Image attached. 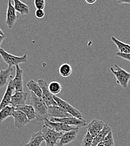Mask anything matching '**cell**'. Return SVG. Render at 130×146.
Listing matches in <instances>:
<instances>
[{
	"label": "cell",
	"mask_w": 130,
	"mask_h": 146,
	"mask_svg": "<svg viewBox=\"0 0 130 146\" xmlns=\"http://www.w3.org/2000/svg\"><path fill=\"white\" fill-rule=\"evenodd\" d=\"M15 110H20L24 112L30 121L36 119V114L33 107L31 105H19L15 108Z\"/></svg>",
	"instance_id": "e0dca14e"
},
{
	"label": "cell",
	"mask_w": 130,
	"mask_h": 146,
	"mask_svg": "<svg viewBox=\"0 0 130 146\" xmlns=\"http://www.w3.org/2000/svg\"><path fill=\"white\" fill-rule=\"evenodd\" d=\"M12 116L14 119L15 127L18 129L24 127L30 122L26 115L20 110H15Z\"/></svg>",
	"instance_id": "30bf717a"
},
{
	"label": "cell",
	"mask_w": 130,
	"mask_h": 146,
	"mask_svg": "<svg viewBox=\"0 0 130 146\" xmlns=\"http://www.w3.org/2000/svg\"><path fill=\"white\" fill-rule=\"evenodd\" d=\"M96 146H104V144H103V142H100V143H99L98 145Z\"/></svg>",
	"instance_id": "d590c367"
},
{
	"label": "cell",
	"mask_w": 130,
	"mask_h": 146,
	"mask_svg": "<svg viewBox=\"0 0 130 146\" xmlns=\"http://www.w3.org/2000/svg\"><path fill=\"white\" fill-rule=\"evenodd\" d=\"M116 56L121 57L127 61H130V54H122L119 52H117Z\"/></svg>",
	"instance_id": "4dcf8cb0"
},
{
	"label": "cell",
	"mask_w": 130,
	"mask_h": 146,
	"mask_svg": "<svg viewBox=\"0 0 130 146\" xmlns=\"http://www.w3.org/2000/svg\"><path fill=\"white\" fill-rule=\"evenodd\" d=\"M44 121L45 125L58 132H65L74 129L75 128H76L59 122H52L50 121L48 119H46Z\"/></svg>",
	"instance_id": "4fadbf2b"
},
{
	"label": "cell",
	"mask_w": 130,
	"mask_h": 146,
	"mask_svg": "<svg viewBox=\"0 0 130 146\" xmlns=\"http://www.w3.org/2000/svg\"><path fill=\"white\" fill-rule=\"evenodd\" d=\"M14 92H15V88L14 87L11 78L10 79L8 83L6 90L0 103V110L10 104L11 99L12 96L14 94Z\"/></svg>",
	"instance_id": "8fae6325"
},
{
	"label": "cell",
	"mask_w": 130,
	"mask_h": 146,
	"mask_svg": "<svg viewBox=\"0 0 130 146\" xmlns=\"http://www.w3.org/2000/svg\"><path fill=\"white\" fill-rule=\"evenodd\" d=\"M30 105L34 109L36 119L37 121H42L48 119L49 117L48 106L42 97H38L32 92H30Z\"/></svg>",
	"instance_id": "6da1fadb"
},
{
	"label": "cell",
	"mask_w": 130,
	"mask_h": 146,
	"mask_svg": "<svg viewBox=\"0 0 130 146\" xmlns=\"http://www.w3.org/2000/svg\"><path fill=\"white\" fill-rule=\"evenodd\" d=\"M42 133L46 146H55L62 136L63 132L56 131L44 125L42 129Z\"/></svg>",
	"instance_id": "3957f363"
},
{
	"label": "cell",
	"mask_w": 130,
	"mask_h": 146,
	"mask_svg": "<svg viewBox=\"0 0 130 146\" xmlns=\"http://www.w3.org/2000/svg\"><path fill=\"white\" fill-rule=\"evenodd\" d=\"M18 18V16L17 15L16 11L15 10L14 6L12 5L11 0H9L6 13V24L9 29H11L14 27Z\"/></svg>",
	"instance_id": "9c48e42d"
},
{
	"label": "cell",
	"mask_w": 130,
	"mask_h": 146,
	"mask_svg": "<svg viewBox=\"0 0 130 146\" xmlns=\"http://www.w3.org/2000/svg\"><path fill=\"white\" fill-rule=\"evenodd\" d=\"M104 124L103 121L94 119L86 127V128L93 138H94L103 129Z\"/></svg>",
	"instance_id": "7c38bea8"
},
{
	"label": "cell",
	"mask_w": 130,
	"mask_h": 146,
	"mask_svg": "<svg viewBox=\"0 0 130 146\" xmlns=\"http://www.w3.org/2000/svg\"><path fill=\"white\" fill-rule=\"evenodd\" d=\"M48 116L50 117L62 118L73 116L61 109L58 106H51L48 107Z\"/></svg>",
	"instance_id": "2e32d148"
},
{
	"label": "cell",
	"mask_w": 130,
	"mask_h": 146,
	"mask_svg": "<svg viewBox=\"0 0 130 146\" xmlns=\"http://www.w3.org/2000/svg\"><path fill=\"white\" fill-rule=\"evenodd\" d=\"M38 83L42 89V98L46 104L47 106L48 107L51 106H58L56 101L53 99V95L48 90V85L47 82L43 79H40L38 80Z\"/></svg>",
	"instance_id": "5b68a950"
},
{
	"label": "cell",
	"mask_w": 130,
	"mask_h": 146,
	"mask_svg": "<svg viewBox=\"0 0 130 146\" xmlns=\"http://www.w3.org/2000/svg\"><path fill=\"white\" fill-rule=\"evenodd\" d=\"M0 35H1V36H5V33H4L1 30V28H0Z\"/></svg>",
	"instance_id": "e575fe53"
},
{
	"label": "cell",
	"mask_w": 130,
	"mask_h": 146,
	"mask_svg": "<svg viewBox=\"0 0 130 146\" xmlns=\"http://www.w3.org/2000/svg\"><path fill=\"white\" fill-rule=\"evenodd\" d=\"M85 2H86L87 3L92 5V4L95 3L96 2L97 0H85Z\"/></svg>",
	"instance_id": "d6a6232c"
},
{
	"label": "cell",
	"mask_w": 130,
	"mask_h": 146,
	"mask_svg": "<svg viewBox=\"0 0 130 146\" xmlns=\"http://www.w3.org/2000/svg\"><path fill=\"white\" fill-rule=\"evenodd\" d=\"M28 93L26 92L20 91L15 92V93L12 96L11 99V105L15 108L17 105L25 104L28 97Z\"/></svg>",
	"instance_id": "9a60e30c"
},
{
	"label": "cell",
	"mask_w": 130,
	"mask_h": 146,
	"mask_svg": "<svg viewBox=\"0 0 130 146\" xmlns=\"http://www.w3.org/2000/svg\"><path fill=\"white\" fill-rule=\"evenodd\" d=\"M5 38V36H1L0 35V46L2 44V43L3 42Z\"/></svg>",
	"instance_id": "836d02e7"
},
{
	"label": "cell",
	"mask_w": 130,
	"mask_h": 146,
	"mask_svg": "<svg viewBox=\"0 0 130 146\" xmlns=\"http://www.w3.org/2000/svg\"><path fill=\"white\" fill-rule=\"evenodd\" d=\"M52 122H59L68 125H74L76 127H82L86 125V121L83 119H79L74 116L62 118L50 117L49 119Z\"/></svg>",
	"instance_id": "52a82bcc"
},
{
	"label": "cell",
	"mask_w": 130,
	"mask_h": 146,
	"mask_svg": "<svg viewBox=\"0 0 130 146\" xmlns=\"http://www.w3.org/2000/svg\"><path fill=\"white\" fill-rule=\"evenodd\" d=\"M26 87L30 91V92H32L33 93H34L38 97H42V89L40 87L38 82H35L33 80H30L26 84Z\"/></svg>",
	"instance_id": "cb8c5ba5"
},
{
	"label": "cell",
	"mask_w": 130,
	"mask_h": 146,
	"mask_svg": "<svg viewBox=\"0 0 130 146\" xmlns=\"http://www.w3.org/2000/svg\"><path fill=\"white\" fill-rule=\"evenodd\" d=\"M117 1L119 4H130V0H117Z\"/></svg>",
	"instance_id": "1f68e13d"
},
{
	"label": "cell",
	"mask_w": 130,
	"mask_h": 146,
	"mask_svg": "<svg viewBox=\"0 0 130 146\" xmlns=\"http://www.w3.org/2000/svg\"><path fill=\"white\" fill-rule=\"evenodd\" d=\"M53 97L55 101H56L57 105L61 109L65 111H66V112L70 114L71 116L74 117L79 119H82V116L81 112L78 110L76 109L72 105H71L67 101L61 99V98L56 96L55 95H53Z\"/></svg>",
	"instance_id": "8992f818"
},
{
	"label": "cell",
	"mask_w": 130,
	"mask_h": 146,
	"mask_svg": "<svg viewBox=\"0 0 130 146\" xmlns=\"http://www.w3.org/2000/svg\"><path fill=\"white\" fill-rule=\"evenodd\" d=\"M34 6L37 9L44 10L46 6V0H34Z\"/></svg>",
	"instance_id": "f1b7e54d"
},
{
	"label": "cell",
	"mask_w": 130,
	"mask_h": 146,
	"mask_svg": "<svg viewBox=\"0 0 130 146\" xmlns=\"http://www.w3.org/2000/svg\"><path fill=\"white\" fill-rule=\"evenodd\" d=\"M13 1L14 7L16 12L23 16L28 15L29 13V7L27 5L20 0H13Z\"/></svg>",
	"instance_id": "44dd1931"
},
{
	"label": "cell",
	"mask_w": 130,
	"mask_h": 146,
	"mask_svg": "<svg viewBox=\"0 0 130 146\" xmlns=\"http://www.w3.org/2000/svg\"><path fill=\"white\" fill-rule=\"evenodd\" d=\"M0 55L3 61L9 65V67L19 65L20 64L28 62V55L24 54L22 56H17L8 53L0 47Z\"/></svg>",
	"instance_id": "7a4b0ae2"
},
{
	"label": "cell",
	"mask_w": 130,
	"mask_h": 146,
	"mask_svg": "<svg viewBox=\"0 0 130 146\" xmlns=\"http://www.w3.org/2000/svg\"><path fill=\"white\" fill-rule=\"evenodd\" d=\"M103 143L104 146H115L114 138L112 131L109 133L108 135L105 137L103 141Z\"/></svg>",
	"instance_id": "83f0119b"
},
{
	"label": "cell",
	"mask_w": 130,
	"mask_h": 146,
	"mask_svg": "<svg viewBox=\"0 0 130 146\" xmlns=\"http://www.w3.org/2000/svg\"><path fill=\"white\" fill-rule=\"evenodd\" d=\"M16 67L15 76L12 79L14 87L15 88V92L22 91L23 90V70L17 65Z\"/></svg>",
	"instance_id": "5bb4252c"
},
{
	"label": "cell",
	"mask_w": 130,
	"mask_h": 146,
	"mask_svg": "<svg viewBox=\"0 0 130 146\" xmlns=\"http://www.w3.org/2000/svg\"><path fill=\"white\" fill-rule=\"evenodd\" d=\"M93 139V137L88 131H87L83 137L80 146H92Z\"/></svg>",
	"instance_id": "4316f807"
},
{
	"label": "cell",
	"mask_w": 130,
	"mask_h": 146,
	"mask_svg": "<svg viewBox=\"0 0 130 146\" xmlns=\"http://www.w3.org/2000/svg\"><path fill=\"white\" fill-rule=\"evenodd\" d=\"M58 72L62 77L67 78L72 74L73 69L69 64L65 63L59 66Z\"/></svg>",
	"instance_id": "d4e9b609"
},
{
	"label": "cell",
	"mask_w": 130,
	"mask_h": 146,
	"mask_svg": "<svg viewBox=\"0 0 130 146\" xmlns=\"http://www.w3.org/2000/svg\"><path fill=\"white\" fill-rule=\"evenodd\" d=\"M15 110L12 106H7L0 110V123L3 122L9 117L12 116V115Z\"/></svg>",
	"instance_id": "603a6c76"
},
{
	"label": "cell",
	"mask_w": 130,
	"mask_h": 146,
	"mask_svg": "<svg viewBox=\"0 0 130 146\" xmlns=\"http://www.w3.org/2000/svg\"><path fill=\"white\" fill-rule=\"evenodd\" d=\"M111 131H112L111 128L108 124H105L104 127L100 131V132L94 138H93L92 146H96L99 143L103 142L105 137Z\"/></svg>",
	"instance_id": "ac0fdd59"
},
{
	"label": "cell",
	"mask_w": 130,
	"mask_h": 146,
	"mask_svg": "<svg viewBox=\"0 0 130 146\" xmlns=\"http://www.w3.org/2000/svg\"><path fill=\"white\" fill-rule=\"evenodd\" d=\"M13 68L11 67H8L5 70H0V88L5 87L10 79L12 78L11 72Z\"/></svg>",
	"instance_id": "d6986e66"
},
{
	"label": "cell",
	"mask_w": 130,
	"mask_h": 146,
	"mask_svg": "<svg viewBox=\"0 0 130 146\" xmlns=\"http://www.w3.org/2000/svg\"><path fill=\"white\" fill-rule=\"evenodd\" d=\"M111 39L113 43L116 45L119 51L118 52L122 54H130V44L120 41L115 36H112Z\"/></svg>",
	"instance_id": "7402d4cb"
},
{
	"label": "cell",
	"mask_w": 130,
	"mask_h": 146,
	"mask_svg": "<svg viewBox=\"0 0 130 146\" xmlns=\"http://www.w3.org/2000/svg\"><path fill=\"white\" fill-rule=\"evenodd\" d=\"M48 90L53 95L56 96L62 91V86L59 82L53 81L48 84Z\"/></svg>",
	"instance_id": "484cf974"
},
{
	"label": "cell",
	"mask_w": 130,
	"mask_h": 146,
	"mask_svg": "<svg viewBox=\"0 0 130 146\" xmlns=\"http://www.w3.org/2000/svg\"><path fill=\"white\" fill-rule=\"evenodd\" d=\"M43 141L42 131H39L32 134L29 141L25 144V146H40Z\"/></svg>",
	"instance_id": "ffe728a7"
},
{
	"label": "cell",
	"mask_w": 130,
	"mask_h": 146,
	"mask_svg": "<svg viewBox=\"0 0 130 146\" xmlns=\"http://www.w3.org/2000/svg\"><path fill=\"white\" fill-rule=\"evenodd\" d=\"M35 15L37 18L42 19L45 16V13L44 11V10L37 9L35 13Z\"/></svg>",
	"instance_id": "f546056e"
},
{
	"label": "cell",
	"mask_w": 130,
	"mask_h": 146,
	"mask_svg": "<svg viewBox=\"0 0 130 146\" xmlns=\"http://www.w3.org/2000/svg\"><path fill=\"white\" fill-rule=\"evenodd\" d=\"M114 66L115 69L111 67L110 70L115 76L117 83L123 88H127L130 80V73L127 72L117 65H114Z\"/></svg>",
	"instance_id": "277c9868"
},
{
	"label": "cell",
	"mask_w": 130,
	"mask_h": 146,
	"mask_svg": "<svg viewBox=\"0 0 130 146\" xmlns=\"http://www.w3.org/2000/svg\"><path fill=\"white\" fill-rule=\"evenodd\" d=\"M79 128L76 127L74 129L63 133L59 142L56 145L57 146H64L74 141L77 137Z\"/></svg>",
	"instance_id": "ba28073f"
}]
</instances>
